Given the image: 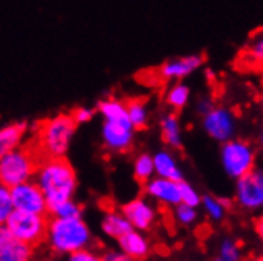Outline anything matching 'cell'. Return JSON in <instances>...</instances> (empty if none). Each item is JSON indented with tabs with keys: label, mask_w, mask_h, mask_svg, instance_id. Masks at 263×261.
<instances>
[{
	"label": "cell",
	"mask_w": 263,
	"mask_h": 261,
	"mask_svg": "<svg viewBox=\"0 0 263 261\" xmlns=\"http://www.w3.org/2000/svg\"><path fill=\"white\" fill-rule=\"evenodd\" d=\"M45 244L54 256L65 258L70 253L93 247L96 237L83 217H49Z\"/></svg>",
	"instance_id": "1"
},
{
	"label": "cell",
	"mask_w": 263,
	"mask_h": 261,
	"mask_svg": "<svg viewBox=\"0 0 263 261\" xmlns=\"http://www.w3.org/2000/svg\"><path fill=\"white\" fill-rule=\"evenodd\" d=\"M33 180L39 184V187L45 193L48 206L74 198L78 190L77 173L65 157L43 158L36 168Z\"/></svg>",
	"instance_id": "2"
},
{
	"label": "cell",
	"mask_w": 263,
	"mask_h": 261,
	"mask_svg": "<svg viewBox=\"0 0 263 261\" xmlns=\"http://www.w3.org/2000/svg\"><path fill=\"white\" fill-rule=\"evenodd\" d=\"M77 125L78 124L70 113H61L36 125V138L32 146L36 149L42 160L65 157L73 135L77 132Z\"/></svg>",
	"instance_id": "3"
},
{
	"label": "cell",
	"mask_w": 263,
	"mask_h": 261,
	"mask_svg": "<svg viewBox=\"0 0 263 261\" xmlns=\"http://www.w3.org/2000/svg\"><path fill=\"white\" fill-rule=\"evenodd\" d=\"M219 160L225 176L236 180L257 166L258 149L252 141L235 136L220 144Z\"/></svg>",
	"instance_id": "4"
},
{
	"label": "cell",
	"mask_w": 263,
	"mask_h": 261,
	"mask_svg": "<svg viewBox=\"0 0 263 261\" xmlns=\"http://www.w3.org/2000/svg\"><path fill=\"white\" fill-rule=\"evenodd\" d=\"M40 162L42 157L32 143L21 144L0 158V182L11 189L17 184L32 180Z\"/></svg>",
	"instance_id": "5"
},
{
	"label": "cell",
	"mask_w": 263,
	"mask_h": 261,
	"mask_svg": "<svg viewBox=\"0 0 263 261\" xmlns=\"http://www.w3.org/2000/svg\"><path fill=\"white\" fill-rule=\"evenodd\" d=\"M48 222L49 215L46 214H32L14 209L5 222V225L16 240L36 249L45 244Z\"/></svg>",
	"instance_id": "6"
},
{
	"label": "cell",
	"mask_w": 263,
	"mask_h": 261,
	"mask_svg": "<svg viewBox=\"0 0 263 261\" xmlns=\"http://www.w3.org/2000/svg\"><path fill=\"white\" fill-rule=\"evenodd\" d=\"M233 204L248 214L263 212V165L235 180Z\"/></svg>",
	"instance_id": "7"
},
{
	"label": "cell",
	"mask_w": 263,
	"mask_h": 261,
	"mask_svg": "<svg viewBox=\"0 0 263 261\" xmlns=\"http://www.w3.org/2000/svg\"><path fill=\"white\" fill-rule=\"evenodd\" d=\"M200 124L206 136L219 144L235 138L238 133V116L225 105H214L211 111L200 117Z\"/></svg>",
	"instance_id": "8"
},
{
	"label": "cell",
	"mask_w": 263,
	"mask_h": 261,
	"mask_svg": "<svg viewBox=\"0 0 263 261\" xmlns=\"http://www.w3.org/2000/svg\"><path fill=\"white\" fill-rule=\"evenodd\" d=\"M137 130L132 127L128 119L119 121H103L102 125V141L106 151L112 154L128 152L135 143Z\"/></svg>",
	"instance_id": "9"
},
{
	"label": "cell",
	"mask_w": 263,
	"mask_h": 261,
	"mask_svg": "<svg viewBox=\"0 0 263 261\" xmlns=\"http://www.w3.org/2000/svg\"><path fill=\"white\" fill-rule=\"evenodd\" d=\"M121 211L128 220L132 228L144 233L151 231L159 220V211L156 203L149 199L146 195L127 201L121 206Z\"/></svg>",
	"instance_id": "10"
},
{
	"label": "cell",
	"mask_w": 263,
	"mask_h": 261,
	"mask_svg": "<svg viewBox=\"0 0 263 261\" xmlns=\"http://www.w3.org/2000/svg\"><path fill=\"white\" fill-rule=\"evenodd\" d=\"M11 199H13V208L16 211L48 215L46 196L33 179L11 187Z\"/></svg>",
	"instance_id": "11"
},
{
	"label": "cell",
	"mask_w": 263,
	"mask_h": 261,
	"mask_svg": "<svg viewBox=\"0 0 263 261\" xmlns=\"http://www.w3.org/2000/svg\"><path fill=\"white\" fill-rule=\"evenodd\" d=\"M144 195L163 208H175L181 203V180L154 176L143 184Z\"/></svg>",
	"instance_id": "12"
},
{
	"label": "cell",
	"mask_w": 263,
	"mask_h": 261,
	"mask_svg": "<svg viewBox=\"0 0 263 261\" xmlns=\"http://www.w3.org/2000/svg\"><path fill=\"white\" fill-rule=\"evenodd\" d=\"M204 64V57L201 54H187L178 55L165 61L159 67V78L163 81H184L185 78L192 76L195 71H198Z\"/></svg>",
	"instance_id": "13"
},
{
	"label": "cell",
	"mask_w": 263,
	"mask_h": 261,
	"mask_svg": "<svg viewBox=\"0 0 263 261\" xmlns=\"http://www.w3.org/2000/svg\"><path fill=\"white\" fill-rule=\"evenodd\" d=\"M118 247L134 261H144L153 252L151 240L146 236L144 231L138 230H128L125 234H122L118 240Z\"/></svg>",
	"instance_id": "14"
},
{
	"label": "cell",
	"mask_w": 263,
	"mask_h": 261,
	"mask_svg": "<svg viewBox=\"0 0 263 261\" xmlns=\"http://www.w3.org/2000/svg\"><path fill=\"white\" fill-rule=\"evenodd\" d=\"M159 132L160 139L165 144V147L172 149V151H179L184 144V132H182V124L176 111H170L165 113L159 121Z\"/></svg>",
	"instance_id": "15"
},
{
	"label": "cell",
	"mask_w": 263,
	"mask_h": 261,
	"mask_svg": "<svg viewBox=\"0 0 263 261\" xmlns=\"http://www.w3.org/2000/svg\"><path fill=\"white\" fill-rule=\"evenodd\" d=\"M154 158V170L156 176L166 177V179H173V180H182L184 173L182 168L179 165V160L172 149H160L156 154H153Z\"/></svg>",
	"instance_id": "16"
},
{
	"label": "cell",
	"mask_w": 263,
	"mask_h": 261,
	"mask_svg": "<svg viewBox=\"0 0 263 261\" xmlns=\"http://www.w3.org/2000/svg\"><path fill=\"white\" fill-rule=\"evenodd\" d=\"M100 230L108 239L118 240L122 234L132 230V227L121 209H108L100 220Z\"/></svg>",
	"instance_id": "17"
},
{
	"label": "cell",
	"mask_w": 263,
	"mask_h": 261,
	"mask_svg": "<svg viewBox=\"0 0 263 261\" xmlns=\"http://www.w3.org/2000/svg\"><path fill=\"white\" fill-rule=\"evenodd\" d=\"M27 128V122H13L0 128V158L23 144Z\"/></svg>",
	"instance_id": "18"
},
{
	"label": "cell",
	"mask_w": 263,
	"mask_h": 261,
	"mask_svg": "<svg viewBox=\"0 0 263 261\" xmlns=\"http://www.w3.org/2000/svg\"><path fill=\"white\" fill-rule=\"evenodd\" d=\"M232 206H233L232 199L216 196V195H203L201 203H200V208L203 214L206 215V218H210L211 222H216V223L225 220Z\"/></svg>",
	"instance_id": "19"
},
{
	"label": "cell",
	"mask_w": 263,
	"mask_h": 261,
	"mask_svg": "<svg viewBox=\"0 0 263 261\" xmlns=\"http://www.w3.org/2000/svg\"><path fill=\"white\" fill-rule=\"evenodd\" d=\"M127 106V116L128 121L132 124L137 132H141V130H146L149 125V121H151V109H149V105L144 98H130L125 102Z\"/></svg>",
	"instance_id": "20"
},
{
	"label": "cell",
	"mask_w": 263,
	"mask_h": 261,
	"mask_svg": "<svg viewBox=\"0 0 263 261\" xmlns=\"http://www.w3.org/2000/svg\"><path fill=\"white\" fill-rule=\"evenodd\" d=\"M242 59L249 67L263 70V29L255 30L242 48Z\"/></svg>",
	"instance_id": "21"
},
{
	"label": "cell",
	"mask_w": 263,
	"mask_h": 261,
	"mask_svg": "<svg viewBox=\"0 0 263 261\" xmlns=\"http://www.w3.org/2000/svg\"><path fill=\"white\" fill-rule=\"evenodd\" d=\"M192 98V90L182 81H175L170 84V87L165 92V103L168 108H172V111H181L187 105L191 103Z\"/></svg>",
	"instance_id": "22"
},
{
	"label": "cell",
	"mask_w": 263,
	"mask_h": 261,
	"mask_svg": "<svg viewBox=\"0 0 263 261\" xmlns=\"http://www.w3.org/2000/svg\"><path fill=\"white\" fill-rule=\"evenodd\" d=\"M35 249L14 237L0 246V261H33Z\"/></svg>",
	"instance_id": "23"
},
{
	"label": "cell",
	"mask_w": 263,
	"mask_h": 261,
	"mask_svg": "<svg viewBox=\"0 0 263 261\" xmlns=\"http://www.w3.org/2000/svg\"><path fill=\"white\" fill-rule=\"evenodd\" d=\"M132 171H134L135 180L140 182L141 185L146 184L149 179H153L156 176L153 154H147V152L138 154L134 160V165H132Z\"/></svg>",
	"instance_id": "24"
},
{
	"label": "cell",
	"mask_w": 263,
	"mask_h": 261,
	"mask_svg": "<svg viewBox=\"0 0 263 261\" xmlns=\"http://www.w3.org/2000/svg\"><path fill=\"white\" fill-rule=\"evenodd\" d=\"M48 215L49 217H59V218H74L83 217V206L74 199H64L59 203H54L48 206Z\"/></svg>",
	"instance_id": "25"
},
{
	"label": "cell",
	"mask_w": 263,
	"mask_h": 261,
	"mask_svg": "<svg viewBox=\"0 0 263 261\" xmlns=\"http://www.w3.org/2000/svg\"><path fill=\"white\" fill-rule=\"evenodd\" d=\"M217 258L222 261H242L244 249L241 242L235 237H223L217 247Z\"/></svg>",
	"instance_id": "26"
},
{
	"label": "cell",
	"mask_w": 263,
	"mask_h": 261,
	"mask_svg": "<svg viewBox=\"0 0 263 261\" xmlns=\"http://www.w3.org/2000/svg\"><path fill=\"white\" fill-rule=\"evenodd\" d=\"M172 214L178 225L185 227V228L194 227L198 220V208L189 206V204H184V203H179L175 208H172Z\"/></svg>",
	"instance_id": "27"
},
{
	"label": "cell",
	"mask_w": 263,
	"mask_h": 261,
	"mask_svg": "<svg viewBox=\"0 0 263 261\" xmlns=\"http://www.w3.org/2000/svg\"><path fill=\"white\" fill-rule=\"evenodd\" d=\"M13 211L14 208L11 199V189L0 182V225H5V222L8 220Z\"/></svg>",
	"instance_id": "28"
},
{
	"label": "cell",
	"mask_w": 263,
	"mask_h": 261,
	"mask_svg": "<svg viewBox=\"0 0 263 261\" xmlns=\"http://www.w3.org/2000/svg\"><path fill=\"white\" fill-rule=\"evenodd\" d=\"M201 193L194 187L191 182H187L185 179L181 180V203L189 204V206H195L200 208L201 203Z\"/></svg>",
	"instance_id": "29"
},
{
	"label": "cell",
	"mask_w": 263,
	"mask_h": 261,
	"mask_svg": "<svg viewBox=\"0 0 263 261\" xmlns=\"http://www.w3.org/2000/svg\"><path fill=\"white\" fill-rule=\"evenodd\" d=\"M64 261H103V259H102V253L96 247H87L74 253H70L68 256L64 258Z\"/></svg>",
	"instance_id": "30"
},
{
	"label": "cell",
	"mask_w": 263,
	"mask_h": 261,
	"mask_svg": "<svg viewBox=\"0 0 263 261\" xmlns=\"http://www.w3.org/2000/svg\"><path fill=\"white\" fill-rule=\"evenodd\" d=\"M97 109H90V108H86V106H80V108H74L71 111V117L74 119L77 124H87L89 121H92V117L96 116Z\"/></svg>",
	"instance_id": "31"
},
{
	"label": "cell",
	"mask_w": 263,
	"mask_h": 261,
	"mask_svg": "<svg viewBox=\"0 0 263 261\" xmlns=\"http://www.w3.org/2000/svg\"><path fill=\"white\" fill-rule=\"evenodd\" d=\"M214 98L211 95H201L198 97V100L195 102V113L201 117L203 114H206L208 111H211L214 108Z\"/></svg>",
	"instance_id": "32"
},
{
	"label": "cell",
	"mask_w": 263,
	"mask_h": 261,
	"mask_svg": "<svg viewBox=\"0 0 263 261\" xmlns=\"http://www.w3.org/2000/svg\"><path fill=\"white\" fill-rule=\"evenodd\" d=\"M102 259L103 261H134L130 256H127L119 247L118 249H106L102 252Z\"/></svg>",
	"instance_id": "33"
},
{
	"label": "cell",
	"mask_w": 263,
	"mask_h": 261,
	"mask_svg": "<svg viewBox=\"0 0 263 261\" xmlns=\"http://www.w3.org/2000/svg\"><path fill=\"white\" fill-rule=\"evenodd\" d=\"M254 231H255L257 237L260 239V242L263 244V212L257 214V217L254 220Z\"/></svg>",
	"instance_id": "34"
},
{
	"label": "cell",
	"mask_w": 263,
	"mask_h": 261,
	"mask_svg": "<svg viewBox=\"0 0 263 261\" xmlns=\"http://www.w3.org/2000/svg\"><path fill=\"white\" fill-rule=\"evenodd\" d=\"M257 149H258V152H261V155H263V124L258 128V133H257Z\"/></svg>",
	"instance_id": "35"
},
{
	"label": "cell",
	"mask_w": 263,
	"mask_h": 261,
	"mask_svg": "<svg viewBox=\"0 0 263 261\" xmlns=\"http://www.w3.org/2000/svg\"><path fill=\"white\" fill-rule=\"evenodd\" d=\"M251 261H263V256H255V258H252Z\"/></svg>",
	"instance_id": "36"
},
{
	"label": "cell",
	"mask_w": 263,
	"mask_h": 261,
	"mask_svg": "<svg viewBox=\"0 0 263 261\" xmlns=\"http://www.w3.org/2000/svg\"><path fill=\"white\" fill-rule=\"evenodd\" d=\"M260 108H261V113H263V94L260 97Z\"/></svg>",
	"instance_id": "37"
},
{
	"label": "cell",
	"mask_w": 263,
	"mask_h": 261,
	"mask_svg": "<svg viewBox=\"0 0 263 261\" xmlns=\"http://www.w3.org/2000/svg\"><path fill=\"white\" fill-rule=\"evenodd\" d=\"M214 261H222V259H220V258H216V259H214Z\"/></svg>",
	"instance_id": "38"
}]
</instances>
